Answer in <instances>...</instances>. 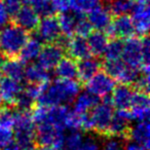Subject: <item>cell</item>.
Listing matches in <instances>:
<instances>
[{
    "label": "cell",
    "instance_id": "obj_23",
    "mask_svg": "<svg viewBox=\"0 0 150 150\" xmlns=\"http://www.w3.org/2000/svg\"><path fill=\"white\" fill-rule=\"evenodd\" d=\"M100 102V98L95 95L86 92L78 94L74 99V107L72 111L76 114L80 115L83 113L90 112L98 103Z\"/></svg>",
    "mask_w": 150,
    "mask_h": 150
},
{
    "label": "cell",
    "instance_id": "obj_25",
    "mask_svg": "<svg viewBox=\"0 0 150 150\" xmlns=\"http://www.w3.org/2000/svg\"><path fill=\"white\" fill-rule=\"evenodd\" d=\"M24 78L31 84H43L50 81L48 70L44 69L39 64H30L25 68Z\"/></svg>",
    "mask_w": 150,
    "mask_h": 150
},
{
    "label": "cell",
    "instance_id": "obj_36",
    "mask_svg": "<svg viewBox=\"0 0 150 150\" xmlns=\"http://www.w3.org/2000/svg\"><path fill=\"white\" fill-rule=\"evenodd\" d=\"M57 13L70 11L72 9L73 0H52Z\"/></svg>",
    "mask_w": 150,
    "mask_h": 150
},
{
    "label": "cell",
    "instance_id": "obj_44",
    "mask_svg": "<svg viewBox=\"0 0 150 150\" xmlns=\"http://www.w3.org/2000/svg\"><path fill=\"white\" fill-rule=\"evenodd\" d=\"M103 1H108L109 2V1H112V0H103Z\"/></svg>",
    "mask_w": 150,
    "mask_h": 150
},
{
    "label": "cell",
    "instance_id": "obj_40",
    "mask_svg": "<svg viewBox=\"0 0 150 150\" xmlns=\"http://www.w3.org/2000/svg\"><path fill=\"white\" fill-rule=\"evenodd\" d=\"M1 150H21L20 149V147L18 146V144L15 142V140L13 141H11L9 144H7L5 147H3Z\"/></svg>",
    "mask_w": 150,
    "mask_h": 150
},
{
    "label": "cell",
    "instance_id": "obj_30",
    "mask_svg": "<svg viewBox=\"0 0 150 150\" xmlns=\"http://www.w3.org/2000/svg\"><path fill=\"white\" fill-rule=\"evenodd\" d=\"M123 47V41L121 39H113L109 40L108 45L105 50L104 57L105 60H117L121 59V52H122Z\"/></svg>",
    "mask_w": 150,
    "mask_h": 150
},
{
    "label": "cell",
    "instance_id": "obj_37",
    "mask_svg": "<svg viewBox=\"0 0 150 150\" xmlns=\"http://www.w3.org/2000/svg\"><path fill=\"white\" fill-rule=\"evenodd\" d=\"M76 150H99V145L96 140L88 138L84 142H81L80 146Z\"/></svg>",
    "mask_w": 150,
    "mask_h": 150
},
{
    "label": "cell",
    "instance_id": "obj_9",
    "mask_svg": "<svg viewBox=\"0 0 150 150\" xmlns=\"http://www.w3.org/2000/svg\"><path fill=\"white\" fill-rule=\"evenodd\" d=\"M131 120L132 117L129 110H117L116 113H113L105 138H121L125 141H129L127 136L131 129Z\"/></svg>",
    "mask_w": 150,
    "mask_h": 150
},
{
    "label": "cell",
    "instance_id": "obj_5",
    "mask_svg": "<svg viewBox=\"0 0 150 150\" xmlns=\"http://www.w3.org/2000/svg\"><path fill=\"white\" fill-rule=\"evenodd\" d=\"M64 129L46 121L36 125L35 143L37 147H54L62 150L64 144Z\"/></svg>",
    "mask_w": 150,
    "mask_h": 150
},
{
    "label": "cell",
    "instance_id": "obj_24",
    "mask_svg": "<svg viewBox=\"0 0 150 150\" xmlns=\"http://www.w3.org/2000/svg\"><path fill=\"white\" fill-rule=\"evenodd\" d=\"M54 69L60 79H75L77 77V63L70 57L64 56Z\"/></svg>",
    "mask_w": 150,
    "mask_h": 150
},
{
    "label": "cell",
    "instance_id": "obj_21",
    "mask_svg": "<svg viewBox=\"0 0 150 150\" xmlns=\"http://www.w3.org/2000/svg\"><path fill=\"white\" fill-rule=\"evenodd\" d=\"M88 36V38L86 41H88L91 54L98 58L103 57L110 38L107 36V34L104 31H100V30L92 31Z\"/></svg>",
    "mask_w": 150,
    "mask_h": 150
},
{
    "label": "cell",
    "instance_id": "obj_7",
    "mask_svg": "<svg viewBox=\"0 0 150 150\" xmlns=\"http://www.w3.org/2000/svg\"><path fill=\"white\" fill-rule=\"evenodd\" d=\"M116 81L110 75L107 74L105 71H98L92 78L86 81L83 86L86 88V91L99 98L109 96L112 93Z\"/></svg>",
    "mask_w": 150,
    "mask_h": 150
},
{
    "label": "cell",
    "instance_id": "obj_20",
    "mask_svg": "<svg viewBox=\"0 0 150 150\" xmlns=\"http://www.w3.org/2000/svg\"><path fill=\"white\" fill-rule=\"evenodd\" d=\"M24 63L17 59H5L0 64V75L6 76L11 79L21 81L24 79Z\"/></svg>",
    "mask_w": 150,
    "mask_h": 150
},
{
    "label": "cell",
    "instance_id": "obj_6",
    "mask_svg": "<svg viewBox=\"0 0 150 150\" xmlns=\"http://www.w3.org/2000/svg\"><path fill=\"white\" fill-rule=\"evenodd\" d=\"M105 33L110 39H121L125 40L133 37L136 34L132 18L129 15L113 16L109 27L106 29Z\"/></svg>",
    "mask_w": 150,
    "mask_h": 150
},
{
    "label": "cell",
    "instance_id": "obj_19",
    "mask_svg": "<svg viewBox=\"0 0 150 150\" xmlns=\"http://www.w3.org/2000/svg\"><path fill=\"white\" fill-rule=\"evenodd\" d=\"M86 18H88L90 24L92 25L93 29L105 32L110 25L113 16L110 13L108 7H105L104 5L99 4L98 6L95 7L92 11L88 13Z\"/></svg>",
    "mask_w": 150,
    "mask_h": 150
},
{
    "label": "cell",
    "instance_id": "obj_14",
    "mask_svg": "<svg viewBox=\"0 0 150 150\" xmlns=\"http://www.w3.org/2000/svg\"><path fill=\"white\" fill-rule=\"evenodd\" d=\"M132 120H146L149 117V95L147 93L135 91L129 109Z\"/></svg>",
    "mask_w": 150,
    "mask_h": 150
},
{
    "label": "cell",
    "instance_id": "obj_28",
    "mask_svg": "<svg viewBox=\"0 0 150 150\" xmlns=\"http://www.w3.org/2000/svg\"><path fill=\"white\" fill-rule=\"evenodd\" d=\"M17 110L18 109L13 105H1L0 106V127L13 129Z\"/></svg>",
    "mask_w": 150,
    "mask_h": 150
},
{
    "label": "cell",
    "instance_id": "obj_42",
    "mask_svg": "<svg viewBox=\"0 0 150 150\" xmlns=\"http://www.w3.org/2000/svg\"><path fill=\"white\" fill-rule=\"evenodd\" d=\"M136 2H139V3H148V2H149V0H136Z\"/></svg>",
    "mask_w": 150,
    "mask_h": 150
},
{
    "label": "cell",
    "instance_id": "obj_34",
    "mask_svg": "<svg viewBox=\"0 0 150 150\" xmlns=\"http://www.w3.org/2000/svg\"><path fill=\"white\" fill-rule=\"evenodd\" d=\"M13 141V129L0 127V150L3 147Z\"/></svg>",
    "mask_w": 150,
    "mask_h": 150
},
{
    "label": "cell",
    "instance_id": "obj_2",
    "mask_svg": "<svg viewBox=\"0 0 150 150\" xmlns=\"http://www.w3.org/2000/svg\"><path fill=\"white\" fill-rule=\"evenodd\" d=\"M30 38L27 31L11 22L0 29V54L4 59H17Z\"/></svg>",
    "mask_w": 150,
    "mask_h": 150
},
{
    "label": "cell",
    "instance_id": "obj_3",
    "mask_svg": "<svg viewBox=\"0 0 150 150\" xmlns=\"http://www.w3.org/2000/svg\"><path fill=\"white\" fill-rule=\"evenodd\" d=\"M13 129L15 142L21 150H36L35 129L30 111H23L18 109L16 112L15 122Z\"/></svg>",
    "mask_w": 150,
    "mask_h": 150
},
{
    "label": "cell",
    "instance_id": "obj_18",
    "mask_svg": "<svg viewBox=\"0 0 150 150\" xmlns=\"http://www.w3.org/2000/svg\"><path fill=\"white\" fill-rule=\"evenodd\" d=\"M23 88L21 81L0 75V95L5 104L13 105L17 97Z\"/></svg>",
    "mask_w": 150,
    "mask_h": 150
},
{
    "label": "cell",
    "instance_id": "obj_10",
    "mask_svg": "<svg viewBox=\"0 0 150 150\" xmlns=\"http://www.w3.org/2000/svg\"><path fill=\"white\" fill-rule=\"evenodd\" d=\"M35 33L36 37L41 42H44V43L56 42V40L62 34L57 13L43 17V19L40 20Z\"/></svg>",
    "mask_w": 150,
    "mask_h": 150
},
{
    "label": "cell",
    "instance_id": "obj_31",
    "mask_svg": "<svg viewBox=\"0 0 150 150\" xmlns=\"http://www.w3.org/2000/svg\"><path fill=\"white\" fill-rule=\"evenodd\" d=\"M100 4V0H73L71 11L76 13H88Z\"/></svg>",
    "mask_w": 150,
    "mask_h": 150
},
{
    "label": "cell",
    "instance_id": "obj_8",
    "mask_svg": "<svg viewBox=\"0 0 150 150\" xmlns=\"http://www.w3.org/2000/svg\"><path fill=\"white\" fill-rule=\"evenodd\" d=\"M121 60L127 65L134 68L142 69L143 54H142V37L133 36L123 41Z\"/></svg>",
    "mask_w": 150,
    "mask_h": 150
},
{
    "label": "cell",
    "instance_id": "obj_45",
    "mask_svg": "<svg viewBox=\"0 0 150 150\" xmlns=\"http://www.w3.org/2000/svg\"><path fill=\"white\" fill-rule=\"evenodd\" d=\"M50 1H52V0H50Z\"/></svg>",
    "mask_w": 150,
    "mask_h": 150
},
{
    "label": "cell",
    "instance_id": "obj_17",
    "mask_svg": "<svg viewBox=\"0 0 150 150\" xmlns=\"http://www.w3.org/2000/svg\"><path fill=\"white\" fill-rule=\"evenodd\" d=\"M65 52L74 61L83 60L92 56L86 39L78 35L71 36Z\"/></svg>",
    "mask_w": 150,
    "mask_h": 150
},
{
    "label": "cell",
    "instance_id": "obj_39",
    "mask_svg": "<svg viewBox=\"0 0 150 150\" xmlns=\"http://www.w3.org/2000/svg\"><path fill=\"white\" fill-rule=\"evenodd\" d=\"M123 150H147V149H146L145 147H143V146L139 145V144L133 143V144L127 145L125 148H123Z\"/></svg>",
    "mask_w": 150,
    "mask_h": 150
},
{
    "label": "cell",
    "instance_id": "obj_26",
    "mask_svg": "<svg viewBox=\"0 0 150 150\" xmlns=\"http://www.w3.org/2000/svg\"><path fill=\"white\" fill-rule=\"evenodd\" d=\"M42 47V42L37 37H30L24 47L22 48L18 58L23 63H29L35 60Z\"/></svg>",
    "mask_w": 150,
    "mask_h": 150
},
{
    "label": "cell",
    "instance_id": "obj_15",
    "mask_svg": "<svg viewBox=\"0 0 150 150\" xmlns=\"http://www.w3.org/2000/svg\"><path fill=\"white\" fill-rule=\"evenodd\" d=\"M135 90L131 84L120 83L114 86L112 91L111 102L117 110H129Z\"/></svg>",
    "mask_w": 150,
    "mask_h": 150
},
{
    "label": "cell",
    "instance_id": "obj_1",
    "mask_svg": "<svg viewBox=\"0 0 150 150\" xmlns=\"http://www.w3.org/2000/svg\"><path fill=\"white\" fill-rule=\"evenodd\" d=\"M82 86L74 79H57L45 82L42 86L40 95L36 100V105L52 107L67 105L74 101L80 93Z\"/></svg>",
    "mask_w": 150,
    "mask_h": 150
},
{
    "label": "cell",
    "instance_id": "obj_12",
    "mask_svg": "<svg viewBox=\"0 0 150 150\" xmlns=\"http://www.w3.org/2000/svg\"><path fill=\"white\" fill-rule=\"evenodd\" d=\"M65 50L56 42L44 43L38 54V64L46 70H52L65 56Z\"/></svg>",
    "mask_w": 150,
    "mask_h": 150
},
{
    "label": "cell",
    "instance_id": "obj_33",
    "mask_svg": "<svg viewBox=\"0 0 150 150\" xmlns=\"http://www.w3.org/2000/svg\"><path fill=\"white\" fill-rule=\"evenodd\" d=\"M82 142V136L77 129H72L66 138H64L62 150H76Z\"/></svg>",
    "mask_w": 150,
    "mask_h": 150
},
{
    "label": "cell",
    "instance_id": "obj_35",
    "mask_svg": "<svg viewBox=\"0 0 150 150\" xmlns=\"http://www.w3.org/2000/svg\"><path fill=\"white\" fill-rule=\"evenodd\" d=\"M4 5L5 9L7 11L8 15H11V18L20 9V7L24 4L23 0H1Z\"/></svg>",
    "mask_w": 150,
    "mask_h": 150
},
{
    "label": "cell",
    "instance_id": "obj_29",
    "mask_svg": "<svg viewBox=\"0 0 150 150\" xmlns=\"http://www.w3.org/2000/svg\"><path fill=\"white\" fill-rule=\"evenodd\" d=\"M135 5L134 0H112L108 5V8L112 16L127 15L131 13Z\"/></svg>",
    "mask_w": 150,
    "mask_h": 150
},
{
    "label": "cell",
    "instance_id": "obj_41",
    "mask_svg": "<svg viewBox=\"0 0 150 150\" xmlns=\"http://www.w3.org/2000/svg\"><path fill=\"white\" fill-rule=\"evenodd\" d=\"M37 150H61L58 148H54V147H37Z\"/></svg>",
    "mask_w": 150,
    "mask_h": 150
},
{
    "label": "cell",
    "instance_id": "obj_38",
    "mask_svg": "<svg viewBox=\"0 0 150 150\" xmlns=\"http://www.w3.org/2000/svg\"><path fill=\"white\" fill-rule=\"evenodd\" d=\"M8 17H9L8 13H7V11L5 9L2 1L0 0V29L2 27H4L7 24V22H8Z\"/></svg>",
    "mask_w": 150,
    "mask_h": 150
},
{
    "label": "cell",
    "instance_id": "obj_16",
    "mask_svg": "<svg viewBox=\"0 0 150 150\" xmlns=\"http://www.w3.org/2000/svg\"><path fill=\"white\" fill-rule=\"evenodd\" d=\"M102 68V62L98 57H88L77 63V77L82 86Z\"/></svg>",
    "mask_w": 150,
    "mask_h": 150
},
{
    "label": "cell",
    "instance_id": "obj_13",
    "mask_svg": "<svg viewBox=\"0 0 150 150\" xmlns=\"http://www.w3.org/2000/svg\"><path fill=\"white\" fill-rule=\"evenodd\" d=\"M132 21H133L135 31L139 37H144L148 35L149 31V7L148 3H139L135 1L132 9Z\"/></svg>",
    "mask_w": 150,
    "mask_h": 150
},
{
    "label": "cell",
    "instance_id": "obj_32",
    "mask_svg": "<svg viewBox=\"0 0 150 150\" xmlns=\"http://www.w3.org/2000/svg\"><path fill=\"white\" fill-rule=\"evenodd\" d=\"M76 22H75L74 33L76 35L81 36V37H86L91 32L93 31L92 25L88 22V18L84 17L81 13H76Z\"/></svg>",
    "mask_w": 150,
    "mask_h": 150
},
{
    "label": "cell",
    "instance_id": "obj_22",
    "mask_svg": "<svg viewBox=\"0 0 150 150\" xmlns=\"http://www.w3.org/2000/svg\"><path fill=\"white\" fill-rule=\"evenodd\" d=\"M149 122L148 119L142 120L135 127H131L127 136V140H133L136 144L149 149Z\"/></svg>",
    "mask_w": 150,
    "mask_h": 150
},
{
    "label": "cell",
    "instance_id": "obj_27",
    "mask_svg": "<svg viewBox=\"0 0 150 150\" xmlns=\"http://www.w3.org/2000/svg\"><path fill=\"white\" fill-rule=\"evenodd\" d=\"M59 24H60L61 33L67 37H71L74 34L75 22H76V13L73 11V13L69 11L59 13L58 15Z\"/></svg>",
    "mask_w": 150,
    "mask_h": 150
},
{
    "label": "cell",
    "instance_id": "obj_4",
    "mask_svg": "<svg viewBox=\"0 0 150 150\" xmlns=\"http://www.w3.org/2000/svg\"><path fill=\"white\" fill-rule=\"evenodd\" d=\"M113 105L109 96L103 97L102 101L99 102L90 111L91 121H92V132H95L101 137L106 135L107 129L109 127L113 116Z\"/></svg>",
    "mask_w": 150,
    "mask_h": 150
},
{
    "label": "cell",
    "instance_id": "obj_11",
    "mask_svg": "<svg viewBox=\"0 0 150 150\" xmlns=\"http://www.w3.org/2000/svg\"><path fill=\"white\" fill-rule=\"evenodd\" d=\"M40 18L37 11L28 4H23L20 9L11 17V22L21 27L28 33H33L36 31L39 24Z\"/></svg>",
    "mask_w": 150,
    "mask_h": 150
},
{
    "label": "cell",
    "instance_id": "obj_43",
    "mask_svg": "<svg viewBox=\"0 0 150 150\" xmlns=\"http://www.w3.org/2000/svg\"><path fill=\"white\" fill-rule=\"evenodd\" d=\"M1 57H2V56H1V54H0V64H1V62H2V59H1Z\"/></svg>",
    "mask_w": 150,
    "mask_h": 150
}]
</instances>
